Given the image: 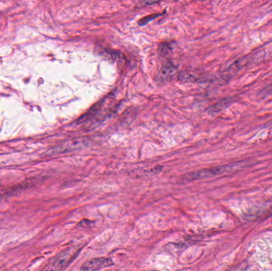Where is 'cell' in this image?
Masks as SVG:
<instances>
[{
    "label": "cell",
    "mask_w": 272,
    "mask_h": 271,
    "mask_svg": "<svg viewBox=\"0 0 272 271\" xmlns=\"http://www.w3.org/2000/svg\"><path fill=\"white\" fill-rule=\"evenodd\" d=\"M177 68L172 63H167L161 69L157 75L156 81L159 84H165L172 80L177 74Z\"/></svg>",
    "instance_id": "cell-5"
},
{
    "label": "cell",
    "mask_w": 272,
    "mask_h": 271,
    "mask_svg": "<svg viewBox=\"0 0 272 271\" xmlns=\"http://www.w3.org/2000/svg\"><path fill=\"white\" fill-rule=\"evenodd\" d=\"M268 11H272V3H271L269 6H268Z\"/></svg>",
    "instance_id": "cell-13"
},
{
    "label": "cell",
    "mask_w": 272,
    "mask_h": 271,
    "mask_svg": "<svg viewBox=\"0 0 272 271\" xmlns=\"http://www.w3.org/2000/svg\"><path fill=\"white\" fill-rule=\"evenodd\" d=\"M114 265V262L110 258H95L84 263L80 267V271H97L106 267Z\"/></svg>",
    "instance_id": "cell-4"
},
{
    "label": "cell",
    "mask_w": 272,
    "mask_h": 271,
    "mask_svg": "<svg viewBox=\"0 0 272 271\" xmlns=\"http://www.w3.org/2000/svg\"><path fill=\"white\" fill-rule=\"evenodd\" d=\"M271 95H272V83L267 86L266 88H264L260 93V97H263V98L271 96Z\"/></svg>",
    "instance_id": "cell-12"
},
{
    "label": "cell",
    "mask_w": 272,
    "mask_h": 271,
    "mask_svg": "<svg viewBox=\"0 0 272 271\" xmlns=\"http://www.w3.org/2000/svg\"><path fill=\"white\" fill-rule=\"evenodd\" d=\"M232 102L233 101L231 98H226V99H222L218 103H215L214 105L209 107L207 112L210 114V115H215V114L219 113V112H222L223 110L225 109L226 107H228Z\"/></svg>",
    "instance_id": "cell-8"
},
{
    "label": "cell",
    "mask_w": 272,
    "mask_h": 271,
    "mask_svg": "<svg viewBox=\"0 0 272 271\" xmlns=\"http://www.w3.org/2000/svg\"><path fill=\"white\" fill-rule=\"evenodd\" d=\"M177 78L181 82L194 83L202 81V80L198 76H195L194 74H190V72L186 71L181 72Z\"/></svg>",
    "instance_id": "cell-9"
},
{
    "label": "cell",
    "mask_w": 272,
    "mask_h": 271,
    "mask_svg": "<svg viewBox=\"0 0 272 271\" xmlns=\"http://www.w3.org/2000/svg\"><path fill=\"white\" fill-rule=\"evenodd\" d=\"M99 55L103 57L104 59L112 61H124L125 57L123 53L119 51L112 50L109 49H103L99 52Z\"/></svg>",
    "instance_id": "cell-7"
},
{
    "label": "cell",
    "mask_w": 272,
    "mask_h": 271,
    "mask_svg": "<svg viewBox=\"0 0 272 271\" xmlns=\"http://www.w3.org/2000/svg\"><path fill=\"white\" fill-rule=\"evenodd\" d=\"M161 15H162V14H155V15H149V16H147V17L143 18V19L139 22V24L140 25H145L146 24H149L152 20L157 19V18L159 17Z\"/></svg>",
    "instance_id": "cell-10"
},
{
    "label": "cell",
    "mask_w": 272,
    "mask_h": 271,
    "mask_svg": "<svg viewBox=\"0 0 272 271\" xmlns=\"http://www.w3.org/2000/svg\"><path fill=\"white\" fill-rule=\"evenodd\" d=\"M79 249L71 246L64 250L56 258L47 271H63L78 254Z\"/></svg>",
    "instance_id": "cell-3"
},
{
    "label": "cell",
    "mask_w": 272,
    "mask_h": 271,
    "mask_svg": "<svg viewBox=\"0 0 272 271\" xmlns=\"http://www.w3.org/2000/svg\"><path fill=\"white\" fill-rule=\"evenodd\" d=\"M247 164H248L247 161H240V162H232L223 166H216L213 168L204 169L195 172H189L184 176L183 180L186 181H194L213 178L221 175L228 174L235 171L242 170L245 168Z\"/></svg>",
    "instance_id": "cell-1"
},
{
    "label": "cell",
    "mask_w": 272,
    "mask_h": 271,
    "mask_svg": "<svg viewBox=\"0 0 272 271\" xmlns=\"http://www.w3.org/2000/svg\"><path fill=\"white\" fill-rule=\"evenodd\" d=\"M249 59H250V57H245L241 58V59L237 60L236 62L230 65L229 67L226 70V71L223 73L222 78L224 79L226 81L229 80L231 78L233 77L241 70V68L247 65Z\"/></svg>",
    "instance_id": "cell-6"
},
{
    "label": "cell",
    "mask_w": 272,
    "mask_h": 271,
    "mask_svg": "<svg viewBox=\"0 0 272 271\" xmlns=\"http://www.w3.org/2000/svg\"><path fill=\"white\" fill-rule=\"evenodd\" d=\"M171 50V46L170 43H163L161 44L160 47H159V53L162 55H167L170 53V51Z\"/></svg>",
    "instance_id": "cell-11"
},
{
    "label": "cell",
    "mask_w": 272,
    "mask_h": 271,
    "mask_svg": "<svg viewBox=\"0 0 272 271\" xmlns=\"http://www.w3.org/2000/svg\"><path fill=\"white\" fill-rule=\"evenodd\" d=\"M92 143L93 141L89 138H78V139H72V140H69V141L61 143L59 146H57L56 148L49 150V153L52 155L69 153V152L88 148L89 146L92 145Z\"/></svg>",
    "instance_id": "cell-2"
}]
</instances>
